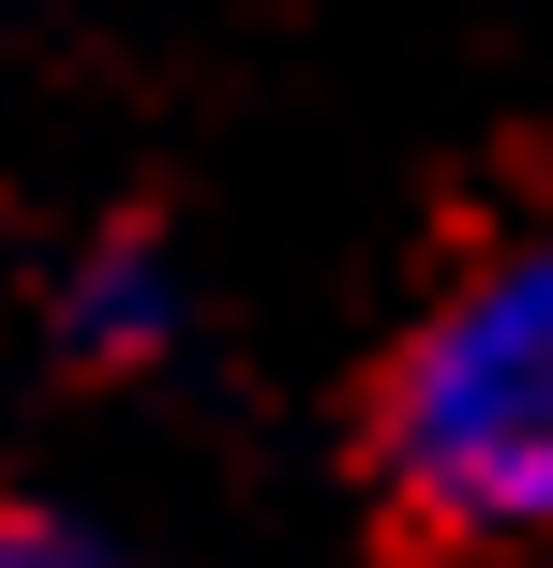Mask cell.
<instances>
[{"label":"cell","mask_w":553,"mask_h":568,"mask_svg":"<svg viewBox=\"0 0 553 568\" xmlns=\"http://www.w3.org/2000/svg\"><path fill=\"white\" fill-rule=\"evenodd\" d=\"M375 479L434 539H553V225L449 270L375 389Z\"/></svg>","instance_id":"obj_1"},{"label":"cell","mask_w":553,"mask_h":568,"mask_svg":"<svg viewBox=\"0 0 553 568\" xmlns=\"http://www.w3.org/2000/svg\"><path fill=\"white\" fill-rule=\"evenodd\" d=\"M75 329H90V344H135V329H165L150 270H135V255H105V270H90V314H75Z\"/></svg>","instance_id":"obj_2"}]
</instances>
